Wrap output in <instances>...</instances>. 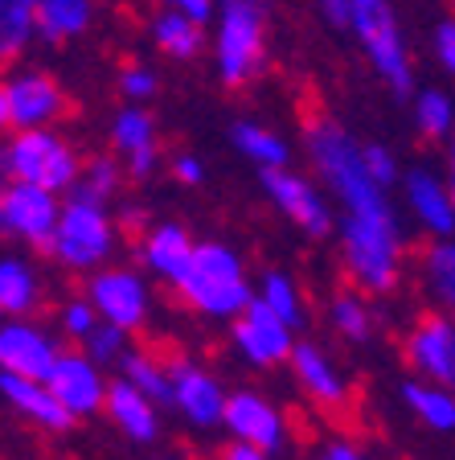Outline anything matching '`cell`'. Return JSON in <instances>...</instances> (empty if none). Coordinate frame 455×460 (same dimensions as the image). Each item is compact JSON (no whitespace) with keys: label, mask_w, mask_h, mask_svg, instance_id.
I'll return each mask as SVG.
<instances>
[{"label":"cell","mask_w":455,"mask_h":460,"mask_svg":"<svg viewBox=\"0 0 455 460\" xmlns=\"http://www.w3.org/2000/svg\"><path fill=\"white\" fill-rule=\"evenodd\" d=\"M349 17L357 21L361 38L370 46L378 70L398 86V91H410V75H407V54H402V38L394 29V17H389L386 0H349Z\"/></svg>","instance_id":"11"},{"label":"cell","mask_w":455,"mask_h":460,"mask_svg":"<svg viewBox=\"0 0 455 460\" xmlns=\"http://www.w3.org/2000/svg\"><path fill=\"white\" fill-rule=\"evenodd\" d=\"M427 284L443 308L455 305V251L447 239H439L435 247L427 251Z\"/></svg>","instance_id":"31"},{"label":"cell","mask_w":455,"mask_h":460,"mask_svg":"<svg viewBox=\"0 0 455 460\" xmlns=\"http://www.w3.org/2000/svg\"><path fill=\"white\" fill-rule=\"evenodd\" d=\"M0 321H4V313H0Z\"/></svg>","instance_id":"46"},{"label":"cell","mask_w":455,"mask_h":460,"mask_svg":"<svg viewBox=\"0 0 455 460\" xmlns=\"http://www.w3.org/2000/svg\"><path fill=\"white\" fill-rule=\"evenodd\" d=\"M287 362H292V370H295V383L312 394L320 407H341V402L349 399V386H345L341 370L332 366V358L324 354L320 345L295 341L292 354H287Z\"/></svg>","instance_id":"16"},{"label":"cell","mask_w":455,"mask_h":460,"mask_svg":"<svg viewBox=\"0 0 455 460\" xmlns=\"http://www.w3.org/2000/svg\"><path fill=\"white\" fill-rule=\"evenodd\" d=\"M33 4L38 0H0V62H13L21 54L33 25Z\"/></svg>","instance_id":"28"},{"label":"cell","mask_w":455,"mask_h":460,"mask_svg":"<svg viewBox=\"0 0 455 460\" xmlns=\"http://www.w3.org/2000/svg\"><path fill=\"white\" fill-rule=\"evenodd\" d=\"M83 345H86L83 354L91 358L95 366H115L119 358H124V349H127V333H124V329L103 325V321H99V325L83 337Z\"/></svg>","instance_id":"33"},{"label":"cell","mask_w":455,"mask_h":460,"mask_svg":"<svg viewBox=\"0 0 455 460\" xmlns=\"http://www.w3.org/2000/svg\"><path fill=\"white\" fill-rule=\"evenodd\" d=\"M255 300H263L287 329H300L303 321H308V305H303L300 288H295V279L287 276V271H267L258 292H255Z\"/></svg>","instance_id":"24"},{"label":"cell","mask_w":455,"mask_h":460,"mask_svg":"<svg viewBox=\"0 0 455 460\" xmlns=\"http://www.w3.org/2000/svg\"><path fill=\"white\" fill-rule=\"evenodd\" d=\"M222 428L230 431V440L255 444L263 452H279L287 440V423L271 399L255 391H234L222 402Z\"/></svg>","instance_id":"9"},{"label":"cell","mask_w":455,"mask_h":460,"mask_svg":"<svg viewBox=\"0 0 455 460\" xmlns=\"http://www.w3.org/2000/svg\"><path fill=\"white\" fill-rule=\"evenodd\" d=\"M361 164H365V172H370V177L381 185V190L394 181V156H389L381 144H370V148H361Z\"/></svg>","instance_id":"37"},{"label":"cell","mask_w":455,"mask_h":460,"mask_svg":"<svg viewBox=\"0 0 455 460\" xmlns=\"http://www.w3.org/2000/svg\"><path fill=\"white\" fill-rule=\"evenodd\" d=\"M324 9H328V17L337 21V25L349 21V0H324Z\"/></svg>","instance_id":"44"},{"label":"cell","mask_w":455,"mask_h":460,"mask_svg":"<svg viewBox=\"0 0 455 460\" xmlns=\"http://www.w3.org/2000/svg\"><path fill=\"white\" fill-rule=\"evenodd\" d=\"M57 210L62 206L54 201V193L38 190L29 181H13L0 190V230L13 234V239L33 243V247H49Z\"/></svg>","instance_id":"7"},{"label":"cell","mask_w":455,"mask_h":460,"mask_svg":"<svg viewBox=\"0 0 455 460\" xmlns=\"http://www.w3.org/2000/svg\"><path fill=\"white\" fill-rule=\"evenodd\" d=\"M95 316L103 325H115L124 329V333H136V329L148 321V284L144 276L127 268H107L91 279V292H86Z\"/></svg>","instance_id":"6"},{"label":"cell","mask_w":455,"mask_h":460,"mask_svg":"<svg viewBox=\"0 0 455 460\" xmlns=\"http://www.w3.org/2000/svg\"><path fill=\"white\" fill-rule=\"evenodd\" d=\"M177 177L185 185H197L201 181V164L193 161V156H180V161H177Z\"/></svg>","instance_id":"40"},{"label":"cell","mask_w":455,"mask_h":460,"mask_svg":"<svg viewBox=\"0 0 455 460\" xmlns=\"http://www.w3.org/2000/svg\"><path fill=\"white\" fill-rule=\"evenodd\" d=\"M33 21L49 41L70 38L74 29L86 25V0H38L33 4Z\"/></svg>","instance_id":"27"},{"label":"cell","mask_w":455,"mask_h":460,"mask_svg":"<svg viewBox=\"0 0 455 460\" xmlns=\"http://www.w3.org/2000/svg\"><path fill=\"white\" fill-rule=\"evenodd\" d=\"M156 33H161V49H169V54H177V58L197 54V46H201V25L189 17H180V13L161 17Z\"/></svg>","instance_id":"32"},{"label":"cell","mask_w":455,"mask_h":460,"mask_svg":"<svg viewBox=\"0 0 455 460\" xmlns=\"http://www.w3.org/2000/svg\"><path fill=\"white\" fill-rule=\"evenodd\" d=\"M115 366L124 370V383H132L148 402H156V407L169 402V366L164 362H156L152 354H140V349H124V358Z\"/></svg>","instance_id":"25"},{"label":"cell","mask_w":455,"mask_h":460,"mask_svg":"<svg viewBox=\"0 0 455 460\" xmlns=\"http://www.w3.org/2000/svg\"><path fill=\"white\" fill-rule=\"evenodd\" d=\"M103 407L111 415V423L124 431L127 440L136 444H152L156 440V431H161V415H156V402H148L132 383L124 378H115L103 394Z\"/></svg>","instance_id":"18"},{"label":"cell","mask_w":455,"mask_h":460,"mask_svg":"<svg viewBox=\"0 0 455 460\" xmlns=\"http://www.w3.org/2000/svg\"><path fill=\"white\" fill-rule=\"evenodd\" d=\"M66 111V95L57 91L54 78L29 75L9 86V124L17 128H46L49 119Z\"/></svg>","instance_id":"17"},{"label":"cell","mask_w":455,"mask_h":460,"mask_svg":"<svg viewBox=\"0 0 455 460\" xmlns=\"http://www.w3.org/2000/svg\"><path fill=\"white\" fill-rule=\"evenodd\" d=\"M115 247V222L107 218V210L99 201L70 198V206L57 210L54 234H49V251H54L66 268L86 271L99 268Z\"/></svg>","instance_id":"3"},{"label":"cell","mask_w":455,"mask_h":460,"mask_svg":"<svg viewBox=\"0 0 455 460\" xmlns=\"http://www.w3.org/2000/svg\"><path fill=\"white\" fill-rule=\"evenodd\" d=\"M0 394L17 407L25 420H33L38 428H46V431H66L70 423V415L62 411V402L49 394V386L41 383V378H21V374H0Z\"/></svg>","instance_id":"19"},{"label":"cell","mask_w":455,"mask_h":460,"mask_svg":"<svg viewBox=\"0 0 455 460\" xmlns=\"http://www.w3.org/2000/svg\"><path fill=\"white\" fill-rule=\"evenodd\" d=\"M124 91L127 95H152V78L140 75V70H132V75L124 78Z\"/></svg>","instance_id":"41"},{"label":"cell","mask_w":455,"mask_h":460,"mask_svg":"<svg viewBox=\"0 0 455 460\" xmlns=\"http://www.w3.org/2000/svg\"><path fill=\"white\" fill-rule=\"evenodd\" d=\"M172 4H180L189 21H206L209 17V0H172Z\"/></svg>","instance_id":"42"},{"label":"cell","mask_w":455,"mask_h":460,"mask_svg":"<svg viewBox=\"0 0 455 460\" xmlns=\"http://www.w3.org/2000/svg\"><path fill=\"white\" fill-rule=\"evenodd\" d=\"M222 460H271V452L255 448V444H242V440H230L226 452H222Z\"/></svg>","instance_id":"39"},{"label":"cell","mask_w":455,"mask_h":460,"mask_svg":"<svg viewBox=\"0 0 455 460\" xmlns=\"http://www.w3.org/2000/svg\"><path fill=\"white\" fill-rule=\"evenodd\" d=\"M295 345V329H287L263 300H250L242 313L234 316V349L247 358L250 366L267 370V366H284Z\"/></svg>","instance_id":"8"},{"label":"cell","mask_w":455,"mask_h":460,"mask_svg":"<svg viewBox=\"0 0 455 460\" xmlns=\"http://www.w3.org/2000/svg\"><path fill=\"white\" fill-rule=\"evenodd\" d=\"M308 140H312L316 164L324 169L337 198L345 201V259H349L353 279L365 292H389L398 284L402 234L394 210L386 206V190L365 172L361 148L337 124L316 119L308 128Z\"/></svg>","instance_id":"1"},{"label":"cell","mask_w":455,"mask_h":460,"mask_svg":"<svg viewBox=\"0 0 455 460\" xmlns=\"http://www.w3.org/2000/svg\"><path fill=\"white\" fill-rule=\"evenodd\" d=\"M38 305V279L21 259H0V313L25 316Z\"/></svg>","instance_id":"26"},{"label":"cell","mask_w":455,"mask_h":460,"mask_svg":"<svg viewBox=\"0 0 455 460\" xmlns=\"http://www.w3.org/2000/svg\"><path fill=\"white\" fill-rule=\"evenodd\" d=\"M99 325V316H95V308H91V300H70L66 305V313H62V329H66L70 337H78L83 341L91 329Z\"/></svg>","instance_id":"36"},{"label":"cell","mask_w":455,"mask_h":460,"mask_svg":"<svg viewBox=\"0 0 455 460\" xmlns=\"http://www.w3.org/2000/svg\"><path fill=\"white\" fill-rule=\"evenodd\" d=\"M9 124V86H0V128Z\"/></svg>","instance_id":"45"},{"label":"cell","mask_w":455,"mask_h":460,"mask_svg":"<svg viewBox=\"0 0 455 460\" xmlns=\"http://www.w3.org/2000/svg\"><path fill=\"white\" fill-rule=\"evenodd\" d=\"M41 383L49 386V394L62 402V411H66L70 420L95 415L107 394V383H103V374H99V366L86 354H62V349H57L54 366L46 370Z\"/></svg>","instance_id":"10"},{"label":"cell","mask_w":455,"mask_h":460,"mask_svg":"<svg viewBox=\"0 0 455 460\" xmlns=\"http://www.w3.org/2000/svg\"><path fill=\"white\" fill-rule=\"evenodd\" d=\"M410 366H415L427 383L451 386L455 383V325L447 316H427L423 325L410 333Z\"/></svg>","instance_id":"15"},{"label":"cell","mask_w":455,"mask_h":460,"mask_svg":"<svg viewBox=\"0 0 455 460\" xmlns=\"http://www.w3.org/2000/svg\"><path fill=\"white\" fill-rule=\"evenodd\" d=\"M234 144L250 156V161L263 164V169H284V161H287L284 140L271 136V132H263V128H255V124H238L234 128Z\"/></svg>","instance_id":"30"},{"label":"cell","mask_w":455,"mask_h":460,"mask_svg":"<svg viewBox=\"0 0 455 460\" xmlns=\"http://www.w3.org/2000/svg\"><path fill=\"white\" fill-rule=\"evenodd\" d=\"M172 284H177L180 300H185L193 313L214 316V321H234V316L255 300V288H250V279H247L242 259L230 247H222V243H201V247H193L185 271H180Z\"/></svg>","instance_id":"2"},{"label":"cell","mask_w":455,"mask_h":460,"mask_svg":"<svg viewBox=\"0 0 455 460\" xmlns=\"http://www.w3.org/2000/svg\"><path fill=\"white\" fill-rule=\"evenodd\" d=\"M78 177H83V172H78ZM115 185H119V172H115V164L103 156V161H95L91 169H86L83 181H74V198L99 201V206H103V201L115 193Z\"/></svg>","instance_id":"34"},{"label":"cell","mask_w":455,"mask_h":460,"mask_svg":"<svg viewBox=\"0 0 455 460\" xmlns=\"http://www.w3.org/2000/svg\"><path fill=\"white\" fill-rule=\"evenodd\" d=\"M115 144L127 153L136 177H148L156 164V140H152V119L144 111H124L115 119Z\"/></svg>","instance_id":"23"},{"label":"cell","mask_w":455,"mask_h":460,"mask_svg":"<svg viewBox=\"0 0 455 460\" xmlns=\"http://www.w3.org/2000/svg\"><path fill=\"white\" fill-rule=\"evenodd\" d=\"M418 128L431 140H443L451 132V107H447L443 95H423V103H418Z\"/></svg>","instance_id":"35"},{"label":"cell","mask_w":455,"mask_h":460,"mask_svg":"<svg viewBox=\"0 0 455 460\" xmlns=\"http://www.w3.org/2000/svg\"><path fill=\"white\" fill-rule=\"evenodd\" d=\"M193 255V239L180 226H156L144 239V263L161 279H177Z\"/></svg>","instance_id":"21"},{"label":"cell","mask_w":455,"mask_h":460,"mask_svg":"<svg viewBox=\"0 0 455 460\" xmlns=\"http://www.w3.org/2000/svg\"><path fill=\"white\" fill-rule=\"evenodd\" d=\"M439 58H443V66L455 62V41H451V25L439 29Z\"/></svg>","instance_id":"43"},{"label":"cell","mask_w":455,"mask_h":460,"mask_svg":"<svg viewBox=\"0 0 455 460\" xmlns=\"http://www.w3.org/2000/svg\"><path fill=\"white\" fill-rule=\"evenodd\" d=\"M4 172L13 181H29L46 193H62L78 181V156L70 153L66 144L49 136L46 128H25L17 140L9 144V153L0 156Z\"/></svg>","instance_id":"4"},{"label":"cell","mask_w":455,"mask_h":460,"mask_svg":"<svg viewBox=\"0 0 455 460\" xmlns=\"http://www.w3.org/2000/svg\"><path fill=\"white\" fill-rule=\"evenodd\" d=\"M169 402L193 428H218L226 391L209 370H201L193 362H177L169 366Z\"/></svg>","instance_id":"13"},{"label":"cell","mask_w":455,"mask_h":460,"mask_svg":"<svg viewBox=\"0 0 455 460\" xmlns=\"http://www.w3.org/2000/svg\"><path fill=\"white\" fill-rule=\"evenodd\" d=\"M316 460H370V456H365L357 444H349V440H332V444H324Z\"/></svg>","instance_id":"38"},{"label":"cell","mask_w":455,"mask_h":460,"mask_svg":"<svg viewBox=\"0 0 455 460\" xmlns=\"http://www.w3.org/2000/svg\"><path fill=\"white\" fill-rule=\"evenodd\" d=\"M263 66V9L258 0H226L222 25V75L230 86H242Z\"/></svg>","instance_id":"5"},{"label":"cell","mask_w":455,"mask_h":460,"mask_svg":"<svg viewBox=\"0 0 455 460\" xmlns=\"http://www.w3.org/2000/svg\"><path fill=\"white\" fill-rule=\"evenodd\" d=\"M57 358L54 333H46L33 321L9 316L0 321V374H21V378H46V370Z\"/></svg>","instance_id":"12"},{"label":"cell","mask_w":455,"mask_h":460,"mask_svg":"<svg viewBox=\"0 0 455 460\" xmlns=\"http://www.w3.org/2000/svg\"><path fill=\"white\" fill-rule=\"evenodd\" d=\"M263 185H267V193H271V201H276L279 210H284L287 218H292L295 226L303 230V234H316V239H324V234L332 230L328 206H324L320 193L303 181V177H295V172H284V169H263Z\"/></svg>","instance_id":"14"},{"label":"cell","mask_w":455,"mask_h":460,"mask_svg":"<svg viewBox=\"0 0 455 460\" xmlns=\"http://www.w3.org/2000/svg\"><path fill=\"white\" fill-rule=\"evenodd\" d=\"M328 316H332V329L341 337H349V341H370L373 337V308L357 292H345V296L332 300Z\"/></svg>","instance_id":"29"},{"label":"cell","mask_w":455,"mask_h":460,"mask_svg":"<svg viewBox=\"0 0 455 460\" xmlns=\"http://www.w3.org/2000/svg\"><path fill=\"white\" fill-rule=\"evenodd\" d=\"M402 399L407 407L427 423L431 431L447 436L455 431V394L451 386H439V383H402Z\"/></svg>","instance_id":"22"},{"label":"cell","mask_w":455,"mask_h":460,"mask_svg":"<svg viewBox=\"0 0 455 460\" xmlns=\"http://www.w3.org/2000/svg\"><path fill=\"white\" fill-rule=\"evenodd\" d=\"M407 198L410 206H415V214L423 218V226L431 230V234H451L455 226V214H451V193H447V185L439 181L431 169H410L407 177Z\"/></svg>","instance_id":"20"}]
</instances>
